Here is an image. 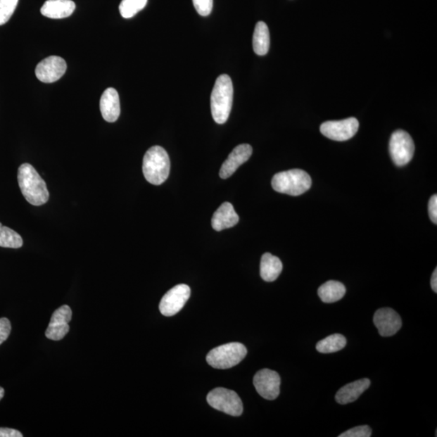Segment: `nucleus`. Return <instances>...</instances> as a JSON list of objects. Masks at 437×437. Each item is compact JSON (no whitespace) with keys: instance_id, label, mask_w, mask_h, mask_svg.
Listing matches in <instances>:
<instances>
[{"instance_id":"4be33fe9","label":"nucleus","mask_w":437,"mask_h":437,"mask_svg":"<svg viewBox=\"0 0 437 437\" xmlns=\"http://www.w3.org/2000/svg\"><path fill=\"white\" fill-rule=\"evenodd\" d=\"M347 339L342 334H334L317 343V352L329 354L338 352L346 347Z\"/></svg>"},{"instance_id":"9d476101","label":"nucleus","mask_w":437,"mask_h":437,"mask_svg":"<svg viewBox=\"0 0 437 437\" xmlns=\"http://www.w3.org/2000/svg\"><path fill=\"white\" fill-rule=\"evenodd\" d=\"M280 376L278 372L264 369L258 371L253 377V385L259 395L267 400H274L279 395Z\"/></svg>"},{"instance_id":"c85d7f7f","label":"nucleus","mask_w":437,"mask_h":437,"mask_svg":"<svg viewBox=\"0 0 437 437\" xmlns=\"http://www.w3.org/2000/svg\"><path fill=\"white\" fill-rule=\"evenodd\" d=\"M429 212L431 221L436 224H437V196L434 194L431 198L429 203Z\"/></svg>"},{"instance_id":"20e7f679","label":"nucleus","mask_w":437,"mask_h":437,"mask_svg":"<svg viewBox=\"0 0 437 437\" xmlns=\"http://www.w3.org/2000/svg\"><path fill=\"white\" fill-rule=\"evenodd\" d=\"M272 185L275 191L298 196L310 190L312 180L305 171L291 170L275 175L272 178Z\"/></svg>"},{"instance_id":"a211bd4d","label":"nucleus","mask_w":437,"mask_h":437,"mask_svg":"<svg viewBox=\"0 0 437 437\" xmlns=\"http://www.w3.org/2000/svg\"><path fill=\"white\" fill-rule=\"evenodd\" d=\"M371 384L370 380L363 379L349 383L344 386L337 392L336 399L339 404L345 405L353 403L360 398L362 393L368 390Z\"/></svg>"},{"instance_id":"393cba45","label":"nucleus","mask_w":437,"mask_h":437,"mask_svg":"<svg viewBox=\"0 0 437 437\" xmlns=\"http://www.w3.org/2000/svg\"><path fill=\"white\" fill-rule=\"evenodd\" d=\"M19 0H0V25L6 24L12 18Z\"/></svg>"},{"instance_id":"9b49d317","label":"nucleus","mask_w":437,"mask_h":437,"mask_svg":"<svg viewBox=\"0 0 437 437\" xmlns=\"http://www.w3.org/2000/svg\"><path fill=\"white\" fill-rule=\"evenodd\" d=\"M67 71V63L61 57L53 56L43 59L35 69L37 79L43 83L56 82Z\"/></svg>"},{"instance_id":"f257e3e1","label":"nucleus","mask_w":437,"mask_h":437,"mask_svg":"<svg viewBox=\"0 0 437 437\" xmlns=\"http://www.w3.org/2000/svg\"><path fill=\"white\" fill-rule=\"evenodd\" d=\"M18 179L21 193L30 204L42 206L48 202L50 194L46 182L30 164L19 167Z\"/></svg>"},{"instance_id":"7ed1b4c3","label":"nucleus","mask_w":437,"mask_h":437,"mask_svg":"<svg viewBox=\"0 0 437 437\" xmlns=\"http://www.w3.org/2000/svg\"><path fill=\"white\" fill-rule=\"evenodd\" d=\"M170 160L160 146H153L145 153L143 161L144 175L151 184L161 185L170 175Z\"/></svg>"},{"instance_id":"cd10ccee","label":"nucleus","mask_w":437,"mask_h":437,"mask_svg":"<svg viewBox=\"0 0 437 437\" xmlns=\"http://www.w3.org/2000/svg\"><path fill=\"white\" fill-rule=\"evenodd\" d=\"M12 331L11 322L6 317L0 318V345L6 341Z\"/></svg>"},{"instance_id":"ddd939ff","label":"nucleus","mask_w":437,"mask_h":437,"mask_svg":"<svg viewBox=\"0 0 437 437\" xmlns=\"http://www.w3.org/2000/svg\"><path fill=\"white\" fill-rule=\"evenodd\" d=\"M374 325L382 337H391L400 330L402 327L401 317L391 308H383L375 312Z\"/></svg>"},{"instance_id":"4468645a","label":"nucleus","mask_w":437,"mask_h":437,"mask_svg":"<svg viewBox=\"0 0 437 437\" xmlns=\"http://www.w3.org/2000/svg\"><path fill=\"white\" fill-rule=\"evenodd\" d=\"M253 153L252 147L250 144H241L236 146L233 150L229 158L225 160L220 171V176L223 179L229 178L234 174L239 167L246 163L251 158Z\"/></svg>"},{"instance_id":"1a4fd4ad","label":"nucleus","mask_w":437,"mask_h":437,"mask_svg":"<svg viewBox=\"0 0 437 437\" xmlns=\"http://www.w3.org/2000/svg\"><path fill=\"white\" fill-rule=\"evenodd\" d=\"M191 289L186 284H178L167 291L161 299L159 309L166 317L174 316L181 311L190 298Z\"/></svg>"},{"instance_id":"b1692460","label":"nucleus","mask_w":437,"mask_h":437,"mask_svg":"<svg viewBox=\"0 0 437 437\" xmlns=\"http://www.w3.org/2000/svg\"><path fill=\"white\" fill-rule=\"evenodd\" d=\"M148 4V0H122L120 12L123 18L129 19L143 10Z\"/></svg>"},{"instance_id":"a878e982","label":"nucleus","mask_w":437,"mask_h":437,"mask_svg":"<svg viewBox=\"0 0 437 437\" xmlns=\"http://www.w3.org/2000/svg\"><path fill=\"white\" fill-rule=\"evenodd\" d=\"M372 429L368 425L358 426L339 435V437H370Z\"/></svg>"},{"instance_id":"6ab92c4d","label":"nucleus","mask_w":437,"mask_h":437,"mask_svg":"<svg viewBox=\"0 0 437 437\" xmlns=\"http://www.w3.org/2000/svg\"><path fill=\"white\" fill-rule=\"evenodd\" d=\"M282 271L283 263L279 258L270 253H264L260 264V274L263 280L273 282L277 279Z\"/></svg>"},{"instance_id":"412c9836","label":"nucleus","mask_w":437,"mask_h":437,"mask_svg":"<svg viewBox=\"0 0 437 437\" xmlns=\"http://www.w3.org/2000/svg\"><path fill=\"white\" fill-rule=\"evenodd\" d=\"M270 32L266 23L259 21L253 32V47L258 56H266L270 49Z\"/></svg>"},{"instance_id":"2eb2a0df","label":"nucleus","mask_w":437,"mask_h":437,"mask_svg":"<svg viewBox=\"0 0 437 437\" xmlns=\"http://www.w3.org/2000/svg\"><path fill=\"white\" fill-rule=\"evenodd\" d=\"M100 110L104 120L108 122H115L120 116L121 108L120 96L113 88H108L100 100Z\"/></svg>"},{"instance_id":"c756f323","label":"nucleus","mask_w":437,"mask_h":437,"mask_svg":"<svg viewBox=\"0 0 437 437\" xmlns=\"http://www.w3.org/2000/svg\"><path fill=\"white\" fill-rule=\"evenodd\" d=\"M20 431L7 428H0V437H23Z\"/></svg>"},{"instance_id":"423d86ee","label":"nucleus","mask_w":437,"mask_h":437,"mask_svg":"<svg viewBox=\"0 0 437 437\" xmlns=\"http://www.w3.org/2000/svg\"><path fill=\"white\" fill-rule=\"evenodd\" d=\"M210 407L232 417H240L243 412L241 399L237 393L225 388H217L207 397Z\"/></svg>"},{"instance_id":"aec40b11","label":"nucleus","mask_w":437,"mask_h":437,"mask_svg":"<svg viewBox=\"0 0 437 437\" xmlns=\"http://www.w3.org/2000/svg\"><path fill=\"white\" fill-rule=\"evenodd\" d=\"M317 293L324 303L331 304L343 298L346 288L342 283L330 280L318 289Z\"/></svg>"},{"instance_id":"7c9ffc66","label":"nucleus","mask_w":437,"mask_h":437,"mask_svg":"<svg viewBox=\"0 0 437 437\" xmlns=\"http://www.w3.org/2000/svg\"><path fill=\"white\" fill-rule=\"evenodd\" d=\"M431 289H433L434 291V293H437V269H435V271L433 273V275H431Z\"/></svg>"},{"instance_id":"0eeeda50","label":"nucleus","mask_w":437,"mask_h":437,"mask_svg":"<svg viewBox=\"0 0 437 437\" xmlns=\"http://www.w3.org/2000/svg\"><path fill=\"white\" fill-rule=\"evenodd\" d=\"M414 153L413 139L407 132L398 129L393 133L390 141V153L393 163L400 167L407 165L412 160Z\"/></svg>"},{"instance_id":"f8f14e48","label":"nucleus","mask_w":437,"mask_h":437,"mask_svg":"<svg viewBox=\"0 0 437 437\" xmlns=\"http://www.w3.org/2000/svg\"><path fill=\"white\" fill-rule=\"evenodd\" d=\"M72 317V311L68 305L58 308L53 312L50 324L46 329V338L53 341H59L66 336L70 330L68 323L71 322Z\"/></svg>"},{"instance_id":"f3484780","label":"nucleus","mask_w":437,"mask_h":437,"mask_svg":"<svg viewBox=\"0 0 437 437\" xmlns=\"http://www.w3.org/2000/svg\"><path fill=\"white\" fill-rule=\"evenodd\" d=\"M75 9L72 0H47L41 8V13L51 19H63L71 15Z\"/></svg>"},{"instance_id":"6e6552de","label":"nucleus","mask_w":437,"mask_h":437,"mask_svg":"<svg viewBox=\"0 0 437 437\" xmlns=\"http://www.w3.org/2000/svg\"><path fill=\"white\" fill-rule=\"evenodd\" d=\"M359 129V122L355 118L341 121H328L322 124L321 133L334 141H346L352 139Z\"/></svg>"},{"instance_id":"5701e85b","label":"nucleus","mask_w":437,"mask_h":437,"mask_svg":"<svg viewBox=\"0 0 437 437\" xmlns=\"http://www.w3.org/2000/svg\"><path fill=\"white\" fill-rule=\"evenodd\" d=\"M23 246V237L15 231L0 223V247L19 249Z\"/></svg>"},{"instance_id":"39448f33","label":"nucleus","mask_w":437,"mask_h":437,"mask_svg":"<svg viewBox=\"0 0 437 437\" xmlns=\"http://www.w3.org/2000/svg\"><path fill=\"white\" fill-rule=\"evenodd\" d=\"M247 349L240 343H229L210 350L207 355L209 365L217 369H228L245 359Z\"/></svg>"},{"instance_id":"bb28decb","label":"nucleus","mask_w":437,"mask_h":437,"mask_svg":"<svg viewBox=\"0 0 437 437\" xmlns=\"http://www.w3.org/2000/svg\"><path fill=\"white\" fill-rule=\"evenodd\" d=\"M193 4L197 13L202 16H208L212 13L213 0H193Z\"/></svg>"},{"instance_id":"2f4dec72","label":"nucleus","mask_w":437,"mask_h":437,"mask_svg":"<svg viewBox=\"0 0 437 437\" xmlns=\"http://www.w3.org/2000/svg\"><path fill=\"white\" fill-rule=\"evenodd\" d=\"M4 396V390L2 387H0V400H1Z\"/></svg>"},{"instance_id":"f03ea898","label":"nucleus","mask_w":437,"mask_h":437,"mask_svg":"<svg viewBox=\"0 0 437 437\" xmlns=\"http://www.w3.org/2000/svg\"><path fill=\"white\" fill-rule=\"evenodd\" d=\"M233 100V81L228 75H220L210 96V110L215 122L224 124L229 120Z\"/></svg>"},{"instance_id":"dca6fc26","label":"nucleus","mask_w":437,"mask_h":437,"mask_svg":"<svg viewBox=\"0 0 437 437\" xmlns=\"http://www.w3.org/2000/svg\"><path fill=\"white\" fill-rule=\"evenodd\" d=\"M239 222V215L230 203H224L221 205L212 219L213 228L218 232L232 228Z\"/></svg>"}]
</instances>
